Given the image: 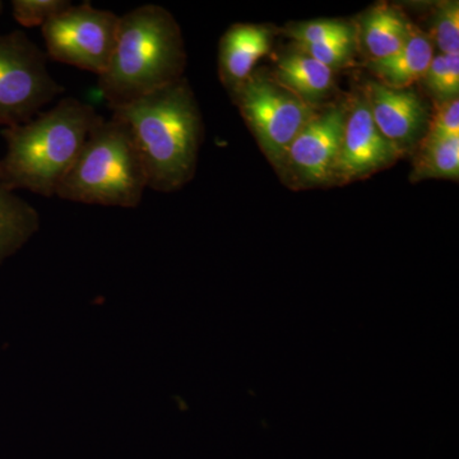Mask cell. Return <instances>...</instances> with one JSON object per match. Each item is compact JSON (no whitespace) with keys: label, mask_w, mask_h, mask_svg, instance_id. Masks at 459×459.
Wrapping results in <instances>:
<instances>
[{"label":"cell","mask_w":459,"mask_h":459,"mask_svg":"<svg viewBox=\"0 0 459 459\" xmlns=\"http://www.w3.org/2000/svg\"><path fill=\"white\" fill-rule=\"evenodd\" d=\"M234 95L263 152L281 168L290 144L318 108L283 89L273 78L250 77Z\"/></svg>","instance_id":"cell-7"},{"label":"cell","mask_w":459,"mask_h":459,"mask_svg":"<svg viewBox=\"0 0 459 459\" xmlns=\"http://www.w3.org/2000/svg\"><path fill=\"white\" fill-rule=\"evenodd\" d=\"M413 25L397 9L379 5L365 17L362 40L371 62H383L397 54L409 40Z\"/></svg>","instance_id":"cell-14"},{"label":"cell","mask_w":459,"mask_h":459,"mask_svg":"<svg viewBox=\"0 0 459 459\" xmlns=\"http://www.w3.org/2000/svg\"><path fill=\"white\" fill-rule=\"evenodd\" d=\"M271 32L256 25H234L220 42V75L235 92L252 77L253 69L271 49Z\"/></svg>","instance_id":"cell-11"},{"label":"cell","mask_w":459,"mask_h":459,"mask_svg":"<svg viewBox=\"0 0 459 459\" xmlns=\"http://www.w3.org/2000/svg\"><path fill=\"white\" fill-rule=\"evenodd\" d=\"M347 111L344 105L316 110L290 144L281 169H287L296 181L305 186L334 180Z\"/></svg>","instance_id":"cell-8"},{"label":"cell","mask_w":459,"mask_h":459,"mask_svg":"<svg viewBox=\"0 0 459 459\" xmlns=\"http://www.w3.org/2000/svg\"><path fill=\"white\" fill-rule=\"evenodd\" d=\"M39 225V214L0 177V262L31 237Z\"/></svg>","instance_id":"cell-15"},{"label":"cell","mask_w":459,"mask_h":459,"mask_svg":"<svg viewBox=\"0 0 459 459\" xmlns=\"http://www.w3.org/2000/svg\"><path fill=\"white\" fill-rule=\"evenodd\" d=\"M424 80L429 91L437 98V101L458 98L459 54L435 56Z\"/></svg>","instance_id":"cell-17"},{"label":"cell","mask_w":459,"mask_h":459,"mask_svg":"<svg viewBox=\"0 0 459 459\" xmlns=\"http://www.w3.org/2000/svg\"><path fill=\"white\" fill-rule=\"evenodd\" d=\"M458 174L459 138L425 134L419 143L412 179H457Z\"/></svg>","instance_id":"cell-16"},{"label":"cell","mask_w":459,"mask_h":459,"mask_svg":"<svg viewBox=\"0 0 459 459\" xmlns=\"http://www.w3.org/2000/svg\"><path fill=\"white\" fill-rule=\"evenodd\" d=\"M433 57L431 39L413 26L403 48L389 59L371 62L370 69L379 83L394 90H409L412 84L424 80Z\"/></svg>","instance_id":"cell-12"},{"label":"cell","mask_w":459,"mask_h":459,"mask_svg":"<svg viewBox=\"0 0 459 459\" xmlns=\"http://www.w3.org/2000/svg\"><path fill=\"white\" fill-rule=\"evenodd\" d=\"M111 111L131 132L146 171L148 189L177 192L193 179L204 122L186 78Z\"/></svg>","instance_id":"cell-1"},{"label":"cell","mask_w":459,"mask_h":459,"mask_svg":"<svg viewBox=\"0 0 459 459\" xmlns=\"http://www.w3.org/2000/svg\"><path fill=\"white\" fill-rule=\"evenodd\" d=\"M68 0H13L12 16L23 27H42L68 8Z\"/></svg>","instance_id":"cell-18"},{"label":"cell","mask_w":459,"mask_h":459,"mask_svg":"<svg viewBox=\"0 0 459 459\" xmlns=\"http://www.w3.org/2000/svg\"><path fill=\"white\" fill-rule=\"evenodd\" d=\"M433 36L440 54H459L458 3H446L440 5L434 18Z\"/></svg>","instance_id":"cell-19"},{"label":"cell","mask_w":459,"mask_h":459,"mask_svg":"<svg viewBox=\"0 0 459 459\" xmlns=\"http://www.w3.org/2000/svg\"><path fill=\"white\" fill-rule=\"evenodd\" d=\"M3 9H4V3L0 0V14H2Z\"/></svg>","instance_id":"cell-23"},{"label":"cell","mask_w":459,"mask_h":459,"mask_svg":"<svg viewBox=\"0 0 459 459\" xmlns=\"http://www.w3.org/2000/svg\"><path fill=\"white\" fill-rule=\"evenodd\" d=\"M147 189L146 171L131 132L111 115L91 133L56 197L74 204L135 208Z\"/></svg>","instance_id":"cell-4"},{"label":"cell","mask_w":459,"mask_h":459,"mask_svg":"<svg viewBox=\"0 0 459 459\" xmlns=\"http://www.w3.org/2000/svg\"><path fill=\"white\" fill-rule=\"evenodd\" d=\"M273 80L312 107L334 89V71L301 50L280 59Z\"/></svg>","instance_id":"cell-13"},{"label":"cell","mask_w":459,"mask_h":459,"mask_svg":"<svg viewBox=\"0 0 459 459\" xmlns=\"http://www.w3.org/2000/svg\"><path fill=\"white\" fill-rule=\"evenodd\" d=\"M355 47L356 33L346 38L336 39V40L322 42V44L303 45V47L299 45V49L334 71L351 62Z\"/></svg>","instance_id":"cell-21"},{"label":"cell","mask_w":459,"mask_h":459,"mask_svg":"<svg viewBox=\"0 0 459 459\" xmlns=\"http://www.w3.org/2000/svg\"><path fill=\"white\" fill-rule=\"evenodd\" d=\"M428 135L440 138H459V100H440L435 102L433 117L429 119Z\"/></svg>","instance_id":"cell-22"},{"label":"cell","mask_w":459,"mask_h":459,"mask_svg":"<svg viewBox=\"0 0 459 459\" xmlns=\"http://www.w3.org/2000/svg\"><path fill=\"white\" fill-rule=\"evenodd\" d=\"M48 69V56L21 30L0 35V126H21L65 93Z\"/></svg>","instance_id":"cell-5"},{"label":"cell","mask_w":459,"mask_h":459,"mask_svg":"<svg viewBox=\"0 0 459 459\" xmlns=\"http://www.w3.org/2000/svg\"><path fill=\"white\" fill-rule=\"evenodd\" d=\"M364 96L377 128L402 153L420 143L429 114L413 91L394 90L373 81L365 87Z\"/></svg>","instance_id":"cell-10"},{"label":"cell","mask_w":459,"mask_h":459,"mask_svg":"<svg viewBox=\"0 0 459 459\" xmlns=\"http://www.w3.org/2000/svg\"><path fill=\"white\" fill-rule=\"evenodd\" d=\"M119 18L91 2L69 5L41 27L48 57L62 65L101 75L107 71Z\"/></svg>","instance_id":"cell-6"},{"label":"cell","mask_w":459,"mask_h":459,"mask_svg":"<svg viewBox=\"0 0 459 459\" xmlns=\"http://www.w3.org/2000/svg\"><path fill=\"white\" fill-rule=\"evenodd\" d=\"M186 54L174 16L143 4L120 16L107 71L98 77L108 108L126 107L183 78Z\"/></svg>","instance_id":"cell-3"},{"label":"cell","mask_w":459,"mask_h":459,"mask_svg":"<svg viewBox=\"0 0 459 459\" xmlns=\"http://www.w3.org/2000/svg\"><path fill=\"white\" fill-rule=\"evenodd\" d=\"M102 119L92 105L68 96L30 122L3 128L0 134L7 152L0 159V177L13 192L23 189L56 197L60 184Z\"/></svg>","instance_id":"cell-2"},{"label":"cell","mask_w":459,"mask_h":459,"mask_svg":"<svg viewBox=\"0 0 459 459\" xmlns=\"http://www.w3.org/2000/svg\"><path fill=\"white\" fill-rule=\"evenodd\" d=\"M402 155L377 128L365 96L356 100L347 111L334 180L360 179L394 164Z\"/></svg>","instance_id":"cell-9"},{"label":"cell","mask_w":459,"mask_h":459,"mask_svg":"<svg viewBox=\"0 0 459 459\" xmlns=\"http://www.w3.org/2000/svg\"><path fill=\"white\" fill-rule=\"evenodd\" d=\"M355 33L353 27L347 23L329 20L313 21V22L301 23L290 29V36L295 39L300 47L322 44V42L336 40Z\"/></svg>","instance_id":"cell-20"}]
</instances>
